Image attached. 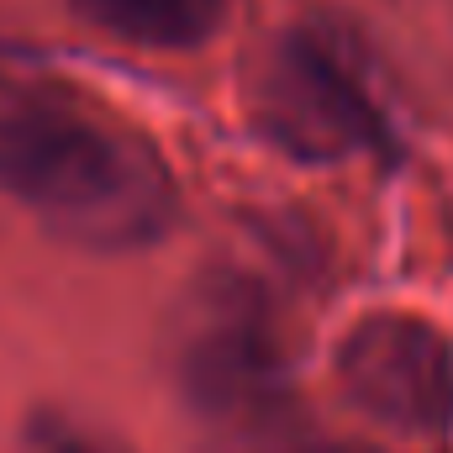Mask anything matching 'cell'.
I'll use <instances>...</instances> for the list:
<instances>
[{
    "label": "cell",
    "instance_id": "cell-5",
    "mask_svg": "<svg viewBox=\"0 0 453 453\" xmlns=\"http://www.w3.org/2000/svg\"><path fill=\"white\" fill-rule=\"evenodd\" d=\"M80 11L142 48H196L226 16V0H80Z\"/></svg>",
    "mask_w": 453,
    "mask_h": 453
},
{
    "label": "cell",
    "instance_id": "cell-4",
    "mask_svg": "<svg viewBox=\"0 0 453 453\" xmlns=\"http://www.w3.org/2000/svg\"><path fill=\"white\" fill-rule=\"evenodd\" d=\"M338 385L390 433H443L453 422V348L406 311H374L342 338Z\"/></svg>",
    "mask_w": 453,
    "mask_h": 453
},
{
    "label": "cell",
    "instance_id": "cell-2",
    "mask_svg": "<svg viewBox=\"0 0 453 453\" xmlns=\"http://www.w3.org/2000/svg\"><path fill=\"white\" fill-rule=\"evenodd\" d=\"M242 106L269 148L301 164H338L385 142L380 106L317 32L269 37L242 69Z\"/></svg>",
    "mask_w": 453,
    "mask_h": 453
},
{
    "label": "cell",
    "instance_id": "cell-3",
    "mask_svg": "<svg viewBox=\"0 0 453 453\" xmlns=\"http://www.w3.org/2000/svg\"><path fill=\"white\" fill-rule=\"evenodd\" d=\"M180 390L201 417L226 427L264 422L285 406V342L242 280H217L185 311Z\"/></svg>",
    "mask_w": 453,
    "mask_h": 453
},
{
    "label": "cell",
    "instance_id": "cell-6",
    "mask_svg": "<svg viewBox=\"0 0 453 453\" xmlns=\"http://www.w3.org/2000/svg\"><path fill=\"white\" fill-rule=\"evenodd\" d=\"M27 453H106V449H96L85 433H74V427H64V422H42V427L32 433V449Z\"/></svg>",
    "mask_w": 453,
    "mask_h": 453
},
{
    "label": "cell",
    "instance_id": "cell-7",
    "mask_svg": "<svg viewBox=\"0 0 453 453\" xmlns=\"http://www.w3.org/2000/svg\"><path fill=\"white\" fill-rule=\"evenodd\" d=\"M269 453H369V449H348V443H322V438H311V443H280V449Z\"/></svg>",
    "mask_w": 453,
    "mask_h": 453
},
{
    "label": "cell",
    "instance_id": "cell-1",
    "mask_svg": "<svg viewBox=\"0 0 453 453\" xmlns=\"http://www.w3.org/2000/svg\"><path fill=\"white\" fill-rule=\"evenodd\" d=\"M0 190L90 253L158 242L180 206L153 137L11 58H0Z\"/></svg>",
    "mask_w": 453,
    "mask_h": 453
}]
</instances>
